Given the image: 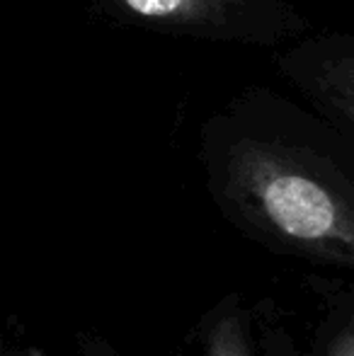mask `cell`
I'll return each mask as SVG.
<instances>
[{"instance_id": "obj_4", "label": "cell", "mask_w": 354, "mask_h": 356, "mask_svg": "<svg viewBox=\"0 0 354 356\" xmlns=\"http://www.w3.org/2000/svg\"><path fill=\"white\" fill-rule=\"evenodd\" d=\"M209 356H250L238 318L228 315L216 325L209 339Z\"/></svg>"}, {"instance_id": "obj_2", "label": "cell", "mask_w": 354, "mask_h": 356, "mask_svg": "<svg viewBox=\"0 0 354 356\" xmlns=\"http://www.w3.org/2000/svg\"><path fill=\"white\" fill-rule=\"evenodd\" d=\"M102 19L192 42L289 49L311 37L313 19L293 0H90Z\"/></svg>"}, {"instance_id": "obj_1", "label": "cell", "mask_w": 354, "mask_h": 356, "mask_svg": "<svg viewBox=\"0 0 354 356\" xmlns=\"http://www.w3.org/2000/svg\"><path fill=\"white\" fill-rule=\"evenodd\" d=\"M207 170L257 228L354 267V138L301 97L246 85L202 127Z\"/></svg>"}, {"instance_id": "obj_3", "label": "cell", "mask_w": 354, "mask_h": 356, "mask_svg": "<svg viewBox=\"0 0 354 356\" xmlns=\"http://www.w3.org/2000/svg\"><path fill=\"white\" fill-rule=\"evenodd\" d=\"M289 88L354 138V32H318L274 58Z\"/></svg>"}, {"instance_id": "obj_5", "label": "cell", "mask_w": 354, "mask_h": 356, "mask_svg": "<svg viewBox=\"0 0 354 356\" xmlns=\"http://www.w3.org/2000/svg\"><path fill=\"white\" fill-rule=\"evenodd\" d=\"M332 356H354V330L337 342V347L332 349Z\"/></svg>"}]
</instances>
